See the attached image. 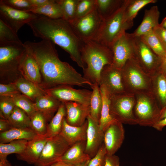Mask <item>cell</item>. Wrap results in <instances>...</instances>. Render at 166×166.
<instances>
[{
    "label": "cell",
    "mask_w": 166,
    "mask_h": 166,
    "mask_svg": "<svg viewBox=\"0 0 166 166\" xmlns=\"http://www.w3.org/2000/svg\"><path fill=\"white\" fill-rule=\"evenodd\" d=\"M24 44L30 49L45 83L50 88L61 85H93L69 64L60 59L55 44L51 41L43 39L38 42L27 41Z\"/></svg>",
    "instance_id": "cell-1"
},
{
    "label": "cell",
    "mask_w": 166,
    "mask_h": 166,
    "mask_svg": "<svg viewBox=\"0 0 166 166\" xmlns=\"http://www.w3.org/2000/svg\"><path fill=\"white\" fill-rule=\"evenodd\" d=\"M27 24L34 35L50 41L68 53L72 60L83 70L81 50L83 42L76 35L70 24L62 18L53 19L38 15Z\"/></svg>",
    "instance_id": "cell-2"
},
{
    "label": "cell",
    "mask_w": 166,
    "mask_h": 166,
    "mask_svg": "<svg viewBox=\"0 0 166 166\" xmlns=\"http://www.w3.org/2000/svg\"><path fill=\"white\" fill-rule=\"evenodd\" d=\"M81 55L85 65L83 77L93 84L99 85L100 73L103 68L113 64V55L112 50L96 41L90 40L83 42Z\"/></svg>",
    "instance_id": "cell-3"
},
{
    "label": "cell",
    "mask_w": 166,
    "mask_h": 166,
    "mask_svg": "<svg viewBox=\"0 0 166 166\" xmlns=\"http://www.w3.org/2000/svg\"><path fill=\"white\" fill-rule=\"evenodd\" d=\"M129 0H124L121 7L110 16L104 20L93 39L92 40L110 49L114 42L126 31L131 28L133 22H128L125 11Z\"/></svg>",
    "instance_id": "cell-4"
},
{
    "label": "cell",
    "mask_w": 166,
    "mask_h": 166,
    "mask_svg": "<svg viewBox=\"0 0 166 166\" xmlns=\"http://www.w3.org/2000/svg\"><path fill=\"white\" fill-rule=\"evenodd\" d=\"M123 83L126 93L135 94L152 92V76L145 73L134 59H128L121 69Z\"/></svg>",
    "instance_id": "cell-5"
},
{
    "label": "cell",
    "mask_w": 166,
    "mask_h": 166,
    "mask_svg": "<svg viewBox=\"0 0 166 166\" xmlns=\"http://www.w3.org/2000/svg\"><path fill=\"white\" fill-rule=\"evenodd\" d=\"M134 113L138 124L152 126L158 121L161 108L152 92H144L135 94Z\"/></svg>",
    "instance_id": "cell-6"
},
{
    "label": "cell",
    "mask_w": 166,
    "mask_h": 166,
    "mask_svg": "<svg viewBox=\"0 0 166 166\" xmlns=\"http://www.w3.org/2000/svg\"><path fill=\"white\" fill-rule=\"evenodd\" d=\"M133 51V58L147 74L152 76L157 72L161 58L154 52L140 37L129 33Z\"/></svg>",
    "instance_id": "cell-7"
},
{
    "label": "cell",
    "mask_w": 166,
    "mask_h": 166,
    "mask_svg": "<svg viewBox=\"0 0 166 166\" xmlns=\"http://www.w3.org/2000/svg\"><path fill=\"white\" fill-rule=\"evenodd\" d=\"M135 103V95L125 93L110 97V113L114 120L122 123L138 124L134 113Z\"/></svg>",
    "instance_id": "cell-8"
},
{
    "label": "cell",
    "mask_w": 166,
    "mask_h": 166,
    "mask_svg": "<svg viewBox=\"0 0 166 166\" xmlns=\"http://www.w3.org/2000/svg\"><path fill=\"white\" fill-rule=\"evenodd\" d=\"M26 51L24 43L0 44L1 75L19 73L21 59Z\"/></svg>",
    "instance_id": "cell-9"
},
{
    "label": "cell",
    "mask_w": 166,
    "mask_h": 166,
    "mask_svg": "<svg viewBox=\"0 0 166 166\" xmlns=\"http://www.w3.org/2000/svg\"><path fill=\"white\" fill-rule=\"evenodd\" d=\"M103 21L96 8L86 15L69 23L76 35L84 42L93 39Z\"/></svg>",
    "instance_id": "cell-10"
},
{
    "label": "cell",
    "mask_w": 166,
    "mask_h": 166,
    "mask_svg": "<svg viewBox=\"0 0 166 166\" xmlns=\"http://www.w3.org/2000/svg\"><path fill=\"white\" fill-rule=\"evenodd\" d=\"M70 147L60 134L49 138L35 166H45L59 161Z\"/></svg>",
    "instance_id": "cell-11"
},
{
    "label": "cell",
    "mask_w": 166,
    "mask_h": 166,
    "mask_svg": "<svg viewBox=\"0 0 166 166\" xmlns=\"http://www.w3.org/2000/svg\"><path fill=\"white\" fill-rule=\"evenodd\" d=\"M46 93L61 102H75L90 105L92 91L76 89L69 85H61L44 90Z\"/></svg>",
    "instance_id": "cell-12"
},
{
    "label": "cell",
    "mask_w": 166,
    "mask_h": 166,
    "mask_svg": "<svg viewBox=\"0 0 166 166\" xmlns=\"http://www.w3.org/2000/svg\"><path fill=\"white\" fill-rule=\"evenodd\" d=\"M121 69L113 64L108 65L101 72L99 86H103L110 97L126 93L122 82Z\"/></svg>",
    "instance_id": "cell-13"
},
{
    "label": "cell",
    "mask_w": 166,
    "mask_h": 166,
    "mask_svg": "<svg viewBox=\"0 0 166 166\" xmlns=\"http://www.w3.org/2000/svg\"><path fill=\"white\" fill-rule=\"evenodd\" d=\"M38 16L30 12L14 9L0 1V19L17 33L25 24Z\"/></svg>",
    "instance_id": "cell-14"
},
{
    "label": "cell",
    "mask_w": 166,
    "mask_h": 166,
    "mask_svg": "<svg viewBox=\"0 0 166 166\" xmlns=\"http://www.w3.org/2000/svg\"><path fill=\"white\" fill-rule=\"evenodd\" d=\"M104 133V144L106 154H115L121 147L124 139V130L123 124L114 120L106 128Z\"/></svg>",
    "instance_id": "cell-15"
},
{
    "label": "cell",
    "mask_w": 166,
    "mask_h": 166,
    "mask_svg": "<svg viewBox=\"0 0 166 166\" xmlns=\"http://www.w3.org/2000/svg\"><path fill=\"white\" fill-rule=\"evenodd\" d=\"M111 49L113 55L112 64L121 69L126 61L133 57L132 46L129 33L126 32L121 36L114 42Z\"/></svg>",
    "instance_id": "cell-16"
},
{
    "label": "cell",
    "mask_w": 166,
    "mask_h": 166,
    "mask_svg": "<svg viewBox=\"0 0 166 166\" xmlns=\"http://www.w3.org/2000/svg\"><path fill=\"white\" fill-rule=\"evenodd\" d=\"M88 126L87 130L85 152L91 158H93L104 143V132L99 124L90 114L87 118Z\"/></svg>",
    "instance_id": "cell-17"
},
{
    "label": "cell",
    "mask_w": 166,
    "mask_h": 166,
    "mask_svg": "<svg viewBox=\"0 0 166 166\" xmlns=\"http://www.w3.org/2000/svg\"><path fill=\"white\" fill-rule=\"evenodd\" d=\"M25 45L26 51L20 61L19 73L24 77L40 86L41 83V74L39 66L30 49Z\"/></svg>",
    "instance_id": "cell-18"
},
{
    "label": "cell",
    "mask_w": 166,
    "mask_h": 166,
    "mask_svg": "<svg viewBox=\"0 0 166 166\" xmlns=\"http://www.w3.org/2000/svg\"><path fill=\"white\" fill-rule=\"evenodd\" d=\"M48 138L46 135L37 134L33 139L28 141L24 151L17 155V158L28 164H34L39 159Z\"/></svg>",
    "instance_id": "cell-19"
},
{
    "label": "cell",
    "mask_w": 166,
    "mask_h": 166,
    "mask_svg": "<svg viewBox=\"0 0 166 166\" xmlns=\"http://www.w3.org/2000/svg\"><path fill=\"white\" fill-rule=\"evenodd\" d=\"M64 103L66 110L65 118L67 123L73 126L82 125L90 114V105L72 101Z\"/></svg>",
    "instance_id": "cell-20"
},
{
    "label": "cell",
    "mask_w": 166,
    "mask_h": 166,
    "mask_svg": "<svg viewBox=\"0 0 166 166\" xmlns=\"http://www.w3.org/2000/svg\"><path fill=\"white\" fill-rule=\"evenodd\" d=\"M65 118L63 121L62 128L60 134L65 139L70 146L78 142L86 141L88 126L87 119L82 125L76 126L69 124Z\"/></svg>",
    "instance_id": "cell-21"
},
{
    "label": "cell",
    "mask_w": 166,
    "mask_h": 166,
    "mask_svg": "<svg viewBox=\"0 0 166 166\" xmlns=\"http://www.w3.org/2000/svg\"><path fill=\"white\" fill-rule=\"evenodd\" d=\"M160 12L156 6H153L144 11L143 19L140 24L132 33L135 36L140 37L152 31L159 25Z\"/></svg>",
    "instance_id": "cell-22"
},
{
    "label": "cell",
    "mask_w": 166,
    "mask_h": 166,
    "mask_svg": "<svg viewBox=\"0 0 166 166\" xmlns=\"http://www.w3.org/2000/svg\"><path fill=\"white\" fill-rule=\"evenodd\" d=\"M86 141L78 142L70 146L60 158L68 164L75 166L89 160L85 152Z\"/></svg>",
    "instance_id": "cell-23"
},
{
    "label": "cell",
    "mask_w": 166,
    "mask_h": 166,
    "mask_svg": "<svg viewBox=\"0 0 166 166\" xmlns=\"http://www.w3.org/2000/svg\"><path fill=\"white\" fill-rule=\"evenodd\" d=\"M36 111L42 113L48 122L50 121L60 106L61 102L47 94L42 95L34 102Z\"/></svg>",
    "instance_id": "cell-24"
},
{
    "label": "cell",
    "mask_w": 166,
    "mask_h": 166,
    "mask_svg": "<svg viewBox=\"0 0 166 166\" xmlns=\"http://www.w3.org/2000/svg\"><path fill=\"white\" fill-rule=\"evenodd\" d=\"M152 92L161 109L166 106V76L158 71L152 76Z\"/></svg>",
    "instance_id": "cell-25"
},
{
    "label": "cell",
    "mask_w": 166,
    "mask_h": 166,
    "mask_svg": "<svg viewBox=\"0 0 166 166\" xmlns=\"http://www.w3.org/2000/svg\"><path fill=\"white\" fill-rule=\"evenodd\" d=\"M17 89L22 94L34 102L38 97L46 94L44 90L23 77L16 80L14 82Z\"/></svg>",
    "instance_id": "cell-26"
},
{
    "label": "cell",
    "mask_w": 166,
    "mask_h": 166,
    "mask_svg": "<svg viewBox=\"0 0 166 166\" xmlns=\"http://www.w3.org/2000/svg\"><path fill=\"white\" fill-rule=\"evenodd\" d=\"M37 134L30 127L12 128L0 133V143H6L19 140H28L33 139Z\"/></svg>",
    "instance_id": "cell-27"
},
{
    "label": "cell",
    "mask_w": 166,
    "mask_h": 166,
    "mask_svg": "<svg viewBox=\"0 0 166 166\" xmlns=\"http://www.w3.org/2000/svg\"><path fill=\"white\" fill-rule=\"evenodd\" d=\"M66 115V110L64 103L61 102L55 114L48 124L46 135L50 138L60 133L62 128L63 121Z\"/></svg>",
    "instance_id": "cell-28"
},
{
    "label": "cell",
    "mask_w": 166,
    "mask_h": 166,
    "mask_svg": "<svg viewBox=\"0 0 166 166\" xmlns=\"http://www.w3.org/2000/svg\"><path fill=\"white\" fill-rule=\"evenodd\" d=\"M100 92L102 99V105L99 126L103 132L106 128L114 120L110 113V96L105 87L100 86Z\"/></svg>",
    "instance_id": "cell-29"
},
{
    "label": "cell",
    "mask_w": 166,
    "mask_h": 166,
    "mask_svg": "<svg viewBox=\"0 0 166 166\" xmlns=\"http://www.w3.org/2000/svg\"><path fill=\"white\" fill-rule=\"evenodd\" d=\"M29 140H16L8 143H0V160H7V156L10 154L22 153L25 149Z\"/></svg>",
    "instance_id": "cell-30"
},
{
    "label": "cell",
    "mask_w": 166,
    "mask_h": 166,
    "mask_svg": "<svg viewBox=\"0 0 166 166\" xmlns=\"http://www.w3.org/2000/svg\"><path fill=\"white\" fill-rule=\"evenodd\" d=\"M91 87L92 89V92L90 103V115L96 122L99 124L102 105L100 86L97 84H95Z\"/></svg>",
    "instance_id": "cell-31"
},
{
    "label": "cell",
    "mask_w": 166,
    "mask_h": 166,
    "mask_svg": "<svg viewBox=\"0 0 166 166\" xmlns=\"http://www.w3.org/2000/svg\"><path fill=\"white\" fill-rule=\"evenodd\" d=\"M96 8L101 17L105 20L110 16L123 4L124 0H96Z\"/></svg>",
    "instance_id": "cell-32"
},
{
    "label": "cell",
    "mask_w": 166,
    "mask_h": 166,
    "mask_svg": "<svg viewBox=\"0 0 166 166\" xmlns=\"http://www.w3.org/2000/svg\"><path fill=\"white\" fill-rule=\"evenodd\" d=\"M30 12L42 15L50 18H62L61 12L58 0H51L49 3L43 6L35 8Z\"/></svg>",
    "instance_id": "cell-33"
},
{
    "label": "cell",
    "mask_w": 166,
    "mask_h": 166,
    "mask_svg": "<svg viewBox=\"0 0 166 166\" xmlns=\"http://www.w3.org/2000/svg\"><path fill=\"white\" fill-rule=\"evenodd\" d=\"M7 120L12 128L29 127L30 117L23 110L16 106Z\"/></svg>",
    "instance_id": "cell-34"
},
{
    "label": "cell",
    "mask_w": 166,
    "mask_h": 166,
    "mask_svg": "<svg viewBox=\"0 0 166 166\" xmlns=\"http://www.w3.org/2000/svg\"><path fill=\"white\" fill-rule=\"evenodd\" d=\"M30 118L29 127L37 134L46 135L48 124L43 114L40 111H37Z\"/></svg>",
    "instance_id": "cell-35"
},
{
    "label": "cell",
    "mask_w": 166,
    "mask_h": 166,
    "mask_svg": "<svg viewBox=\"0 0 166 166\" xmlns=\"http://www.w3.org/2000/svg\"><path fill=\"white\" fill-rule=\"evenodd\" d=\"M156 0H129L125 11V17L129 22H133V19L139 11L147 4L155 3Z\"/></svg>",
    "instance_id": "cell-36"
},
{
    "label": "cell",
    "mask_w": 166,
    "mask_h": 166,
    "mask_svg": "<svg viewBox=\"0 0 166 166\" xmlns=\"http://www.w3.org/2000/svg\"><path fill=\"white\" fill-rule=\"evenodd\" d=\"M79 0H58L63 19L71 22L74 19Z\"/></svg>",
    "instance_id": "cell-37"
},
{
    "label": "cell",
    "mask_w": 166,
    "mask_h": 166,
    "mask_svg": "<svg viewBox=\"0 0 166 166\" xmlns=\"http://www.w3.org/2000/svg\"><path fill=\"white\" fill-rule=\"evenodd\" d=\"M22 42L17 33L0 19V44Z\"/></svg>",
    "instance_id": "cell-38"
},
{
    "label": "cell",
    "mask_w": 166,
    "mask_h": 166,
    "mask_svg": "<svg viewBox=\"0 0 166 166\" xmlns=\"http://www.w3.org/2000/svg\"><path fill=\"white\" fill-rule=\"evenodd\" d=\"M140 37L143 42L157 55L161 57L165 54L166 51L153 30Z\"/></svg>",
    "instance_id": "cell-39"
},
{
    "label": "cell",
    "mask_w": 166,
    "mask_h": 166,
    "mask_svg": "<svg viewBox=\"0 0 166 166\" xmlns=\"http://www.w3.org/2000/svg\"><path fill=\"white\" fill-rule=\"evenodd\" d=\"M15 106L24 111L30 117L36 111L34 102L21 94L12 97Z\"/></svg>",
    "instance_id": "cell-40"
},
{
    "label": "cell",
    "mask_w": 166,
    "mask_h": 166,
    "mask_svg": "<svg viewBox=\"0 0 166 166\" xmlns=\"http://www.w3.org/2000/svg\"><path fill=\"white\" fill-rule=\"evenodd\" d=\"M96 8V0H79L74 20L86 15Z\"/></svg>",
    "instance_id": "cell-41"
},
{
    "label": "cell",
    "mask_w": 166,
    "mask_h": 166,
    "mask_svg": "<svg viewBox=\"0 0 166 166\" xmlns=\"http://www.w3.org/2000/svg\"><path fill=\"white\" fill-rule=\"evenodd\" d=\"M15 106L12 97L0 96V114L2 118L7 120Z\"/></svg>",
    "instance_id": "cell-42"
},
{
    "label": "cell",
    "mask_w": 166,
    "mask_h": 166,
    "mask_svg": "<svg viewBox=\"0 0 166 166\" xmlns=\"http://www.w3.org/2000/svg\"><path fill=\"white\" fill-rule=\"evenodd\" d=\"M0 1L9 6L20 10L30 12L34 8L29 0H1Z\"/></svg>",
    "instance_id": "cell-43"
},
{
    "label": "cell",
    "mask_w": 166,
    "mask_h": 166,
    "mask_svg": "<svg viewBox=\"0 0 166 166\" xmlns=\"http://www.w3.org/2000/svg\"><path fill=\"white\" fill-rule=\"evenodd\" d=\"M106 152L103 143L95 155L91 158L87 166H104Z\"/></svg>",
    "instance_id": "cell-44"
},
{
    "label": "cell",
    "mask_w": 166,
    "mask_h": 166,
    "mask_svg": "<svg viewBox=\"0 0 166 166\" xmlns=\"http://www.w3.org/2000/svg\"><path fill=\"white\" fill-rule=\"evenodd\" d=\"M14 83L9 84H0V96L13 97L21 94Z\"/></svg>",
    "instance_id": "cell-45"
},
{
    "label": "cell",
    "mask_w": 166,
    "mask_h": 166,
    "mask_svg": "<svg viewBox=\"0 0 166 166\" xmlns=\"http://www.w3.org/2000/svg\"><path fill=\"white\" fill-rule=\"evenodd\" d=\"M153 31L166 51V28L159 24L153 29Z\"/></svg>",
    "instance_id": "cell-46"
},
{
    "label": "cell",
    "mask_w": 166,
    "mask_h": 166,
    "mask_svg": "<svg viewBox=\"0 0 166 166\" xmlns=\"http://www.w3.org/2000/svg\"><path fill=\"white\" fill-rule=\"evenodd\" d=\"M120 159L115 154L110 155H106L104 166H119Z\"/></svg>",
    "instance_id": "cell-47"
},
{
    "label": "cell",
    "mask_w": 166,
    "mask_h": 166,
    "mask_svg": "<svg viewBox=\"0 0 166 166\" xmlns=\"http://www.w3.org/2000/svg\"><path fill=\"white\" fill-rule=\"evenodd\" d=\"M12 128L9 121L4 118L0 120V132H3L7 131Z\"/></svg>",
    "instance_id": "cell-48"
},
{
    "label": "cell",
    "mask_w": 166,
    "mask_h": 166,
    "mask_svg": "<svg viewBox=\"0 0 166 166\" xmlns=\"http://www.w3.org/2000/svg\"><path fill=\"white\" fill-rule=\"evenodd\" d=\"M29 1L35 8L47 4L51 2V0H29Z\"/></svg>",
    "instance_id": "cell-49"
},
{
    "label": "cell",
    "mask_w": 166,
    "mask_h": 166,
    "mask_svg": "<svg viewBox=\"0 0 166 166\" xmlns=\"http://www.w3.org/2000/svg\"><path fill=\"white\" fill-rule=\"evenodd\" d=\"M166 126V117L159 120L152 127L159 131H161L163 128Z\"/></svg>",
    "instance_id": "cell-50"
},
{
    "label": "cell",
    "mask_w": 166,
    "mask_h": 166,
    "mask_svg": "<svg viewBox=\"0 0 166 166\" xmlns=\"http://www.w3.org/2000/svg\"><path fill=\"white\" fill-rule=\"evenodd\" d=\"M161 58V62L158 71L166 76V53Z\"/></svg>",
    "instance_id": "cell-51"
},
{
    "label": "cell",
    "mask_w": 166,
    "mask_h": 166,
    "mask_svg": "<svg viewBox=\"0 0 166 166\" xmlns=\"http://www.w3.org/2000/svg\"><path fill=\"white\" fill-rule=\"evenodd\" d=\"M45 166H74L66 163L62 161L59 160L57 161L52 164Z\"/></svg>",
    "instance_id": "cell-52"
},
{
    "label": "cell",
    "mask_w": 166,
    "mask_h": 166,
    "mask_svg": "<svg viewBox=\"0 0 166 166\" xmlns=\"http://www.w3.org/2000/svg\"><path fill=\"white\" fill-rule=\"evenodd\" d=\"M165 117H166V106L161 109L158 121Z\"/></svg>",
    "instance_id": "cell-53"
},
{
    "label": "cell",
    "mask_w": 166,
    "mask_h": 166,
    "mask_svg": "<svg viewBox=\"0 0 166 166\" xmlns=\"http://www.w3.org/2000/svg\"><path fill=\"white\" fill-rule=\"evenodd\" d=\"M160 24L162 26L166 28V16L163 19Z\"/></svg>",
    "instance_id": "cell-54"
},
{
    "label": "cell",
    "mask_w": 166,
    "mask_h": 166,
    "mask_svg": "<svg viewBox=\"0 0 166 166\" xmlns=\"http://www.w3.org/2000/svg\"><path fill=\"white\" fill-rule=\"evenodd\" d=\"M89 160L74 166H87Z\"/></svg>",
    "instance_id": "cell-55"
},
{
    "label": "cell",
    "mask_w": 166,
    "mask_h": 166,
    "mask_svg": "<svg viewBox=\"0 0 166 166\" xmlns=\"http://www.w3.org/2000/svg\"><path fill=\"white\" fill-rule=\"evenodd\" d=\"M6 161L0 160V166H6Z\"/></svg>",
    "instance_id": "cell-56"
},
{
    "label": "cell",
    "mask_w": 166,
    "mask_h": 166,
    "mask_svg": "<svg viewBox=\"0 0 166 166\" xmlns=\"http://www.w3.org/2000/svg\"><path fill=\"white\" fill-rule=\"evenodd\" d=\"M6 166H19L18 165H13L8 160L7 161Z\"/></svg>",
    "instance_id": "cell-57"
}]
</instances>
